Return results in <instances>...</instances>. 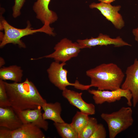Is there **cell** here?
Segmentation results:
<instances>
[{
  "label": "cell",
  "mask_w": 138,
  "mask_h": 138,
  "mask_svg": "<svg viewBox=\"0 0 138 138\" xmlns=\"http://www.w3.org/2000/svg\"><path fill=\"white\" fill-rule=\"evenodd\" d=\"M133 111L130 107H123L110 113H102L101 118L107 123L110 138H114L119 133L133 124Z\"/></svg>",
  "instance_id": "277c9868"
},
{
  "label": "cell",
  "mask_w": 138,
  "mask_h": 138,
  "mask_svg": "<svg viewBox=\"0 0 138 138\" xmlns=\"http://www.w3.org/2000/svg\"><path fill=\"white\" fill-rule=\"evenodd\" d=\"M107 133L105 128L101 124H98L94 133L90 138H105Z\"/></svg>",
  "instance_id": "7402d4cb"
},
{
  "label": "cell",
  "mask_w": 138,
  "mask_h": 138,
  "mask_svg": "<svg viewBox=\"0 0 138 138\" xmlns=\"http://www.w3.org/2000/svg\"><path fill=\"white\" fill-rule=\"evenodd\" d=\"M82 93L66 88L62 91L63 96L72 105L79 109L80 111L88 115L95 113V107L92 103H86L83 99Z\"/></svg>",
  "instance_id": "4fadbf2b"
},
{
  "label": "cell",
  "mask_w": 138,
  "mask_h": 138,
  "mask_svg": "<svg viewBox=\"0 0 138 138\" xmlns=\"http://www.w3.org/2000/svg\"><path fill=\"white\" fill-rule=\"evenodd\" d=\"M54 125L60 136L63 138H78V133L71 123H54Z\"/></svg>",
  "instance_id": "ac0fdd59"
},
{
  "label": "cell",
  "mask_w": 138,
  "mask_h": 138,
  "mask_svg": "<svg viewBox=\"0 0 138 138\" xmlns=\"http://www.w3.org/2000/svg\"><path fill=\"white\" fill-rule=\"evenodd\" d=\"M90 79L91 87L100 90H114L121 88L124 77L121 69L113 63H103L86 72Z\"/></svg>",
  "instance_id": "7a4b0ae2"
},
{
  "label": "cell",
  "mask_w": 138,
  "mask_h": 138,
  "mask_svg": "<svg viewBox=\"0 0 138 138\" xmlns=\"http://www.w3.org/2000/svg\"><path fill=\"white\" fill-rule=\"evenodd\" d=\"M88 91L93 95V99L97 105H101L106 102L109 103L114 102L124 97L127 100V104L129 106H131L132 105L131 102L132 95L128 90L120 88L112 90L89 89Z\"/></svg>",
  "instance_id": "52a82bcc"
},
{
  "label": "cell",
  "mask_w": 138,
  "mask_h": 138,
  "mask_svg": "<svg viewBox=\"0 0 138 138\" xmlns=\"http://www.w3.org/2000/svg\"><path fill=\"white\" fill-rule=\"evenodd\" d=\"M23 72L21 67L16 65L3 66L0 69V79L4 81L10 80L15 82H20L22 80Z\"/></svg>",
  "instance_id": "e0dca14e"
},
{
  "label": "cell",
  "mask_w": 138,
  "mask_h": 138,
  "mask_svg": "<svg viewBox=\"0 0 138 138\" xmlns=\"http://www.w3.org/2000/svg\"><path fill=\"white\" fill-rule=\"evenodd\" d=\"M4 83L11 106L14 110L35 109L47 102L28 78L22 82L4 81Z\"/></svg>",
  "instance_id": "6da1fadb"
},
{
  "label": "cell",
  "mask_w": 138,
  "mask_h": 138,
  "mask_svg": "<svg viewBox=\"0 0 138 138\" xmlns=\"http://www.w3.org/2000/svg\"><path fill=\"white\" fill-rule=\"evenodd\" d=\"M41 107L44 111L42 116L44 119L51 120L54 123L65 122L61 116L62 108L59 102H57L54 103L46 102Z\"/></svg>",
  "instance_id": "2e32d148"
},
{
  "label": "cell",
  "mask_w": 138,
  "mask_h": 138,
  "mask_svg": "<svg viewBox=\"0 0 138 138\" xmlns=\"http://www.w3.org/2000/svg\"><path fill=\"white\" fill-rule=\"evenodd\" d=\"M116 0H98L100 2L108 4H110L111 3L115 1Z\"/></svg>",
  "instance_id": "d4e9b609"
},
{
  "label": "cell",
  "mask_w": 138,
  "mask_h": 138,
  "mask_svg": "<svg viewBox=\"0 0 138 138\" xmlns=\"http://www.w3.org/2000/svg\"><path fill=\"white\" fill-rule=\"evenodd\" d=\"M23 123L11 107H0V126L10 130H15Z\"/></svg>",
  "instance_id": "9a60e30c"
},
{
  "label": "cell",
  "mask_w": 138,
  "mask_h": 138,
  "mask_svg": "<svg viewBox=\"0 0 138 138\" xmlns=\"http://www.w3.org/2000/svg\"><path fill=\"white\" fill-rule=\"evenodd\" d=\"M41 108L40 106L33 109L14 111L23 124L31 123L46 131L48 129L49 124L43 117Z\"/></svg>",
  "instance_id": "7c38bea8"
},
{
  "label": "cell",
  "mask_w": 138,
  "mask_h": 138,
  "mask_svg": "<svg viewBox=\"0 0 138 138\" xmlns=\"http://www.w3.org/2000/svg\"><path fill=\"white\" fill-rule=\"evenodd\" d=\"M41 128L31 123L23 124L18 128L10 130L0 127V138H44Z\"/></svg>",
  "instance_id": "ba28073f"
},
{
  "label": "cell",
  "mask_w": 138,
  "mask_h": 138,
  "mask_svg": "<svg viewBox=\"0 0 138 138\" xmlns=\"http://www.w3.org/2000/svg\"><path fill=\"white\" fill-rule=\"evenodd\" d=\"M54 49V51L52 53L37 59L51 58L58 62H66L72 58L77 56L81 48L77 42H73L71 40L64 38L55 45Z\"/></svg>",
  "instance_id": "8992f818"
},
{
  "label": "cell",
  "mask_w": 138,
  "mask_h": 138,
  "mask_svg": "<svg viewBox=\"0 0 138 138\" xmlns=\"http://www.w3.org/2000/svg\"><path fill=\"white\" fill-rule=\"evenodd\" d=\"M26 0H15V3L12 7V15L14 18H16L21 14L20 10Z\"/></svg>",
  "instance_id": "603a6c76"
},
{
  "label": "cell",
  "mask_w": 138,
  "mask_h": 138,
  "mask_svg": "<svg viewBox=\"0 0 138 138\" xmlns=\"http://www.w3.org/2000/svg\"><path fill=\"white\" fill-rule=\"evenodd\" d=\"M132 32L135 37V40L138 44V28L133 29Z\"/></svg>",
  "instance_id": "cb8c5ba5"
},
{
  "label": "cell",
  "mask_w": 138,
  "mask_h": 138,
  "mask_svg": "<svg viewBox=\"0 0 138 138\" xmlns=\"http://www.w3.org/2000/svg\"><path fill=\"white\" fill-rule=\"evenodd\" d=\"M90 8H96L99 10L106 19L110 21L117 29H121L124 26L125 22L122 16L118 13L121 7L120 5L112 6L100 2H93L89 5Z\"/></svg>",
  "instance_id": "9c48e42d"
},
{
  "label": "cell",
  "mask_w": 138,
  "mask_h": 138,
  "mask_svg": "<svg viewBox=\"0 0 138 138\" xmlns=\"http://www.w3.org/2000/svg\"><path fill=\"white\" fill-rule=\"evenodd\" d=\"M50 1L51 0H37L33 6V9L36 14V18L43 24L50 25L58 19L56 13L49 8Z\"/></svg>",
  "instance_id": "5bb4252c"
},
{
  "label": "cell",
  "mask_w": 138,
  "mask_h": 138,
  "mask_svg": "<svg viewBox=\"0 0 138 138\" xmlns=\"http://www.w3.org/2000/svg\"><path fill=\"white\" fill-rule=\"evenodd\" d=\"M126 77L121 88L129 90L132 95L133 106H136L138 102V58L133 63L127 68Z\"/></svg>",
  "instance_id": "30bf717a"
},
{
  "label": "cell",
  "mask_w": 138,
  "mask_h": 138,
  "mask_svg": "<svg viewBox=\"0 0 138 138\" xmlns=\"http://www.w3.org/2000/svg\"><path fill=\"white\" fill-rule=\"evenodd\" d=\"M98 123L96 118L89 117L87 124L78 134V138H90L96 130Z\"/></svg>",
  "instance_id": "ffe728a7"
},
{
  "label": "cell",
  "mask_w": 138,
  "mask_h": 138,
  "mask_svg": "<svg viewBox=\"0 0 138 138\" xmlns=\"http://www.w3.org/2000/svg\"><path fill=\"white\" fill-rule=\"evenodd\" d=\"M89 117L88 115L80 111H77L73 117L71 124L79 134L87 124Z\"/></svg>",
  "instance_id": "d6986e66"
},
{
  "label": "cell",
  "mask_w": 138,
  "mask_h": 138,
  "mask_svg": "<svg viewBox=\"0 0 138 138\" xmlns=\"http://www.w3.org/2000/svg\"><path fill=\"white\" fill-rule=\"evenodd\" d=\"M0 30L4 31L2 39L0 40V47L2 48L7 44L12 43L17 44L20 48H25L26 46L21 39L25 36L31 35L38 32L44 33L50 36H55L54 28L50 25L45 24L41 28L34 29L31 27L30 22H27V26L23 29H19L13 27L9 24L3 18L1 17Z\"/></svg>",
  "instance_id": "3957f363"
},
{
  "label": "cell",
  "mask_w": 138,
  "mask_h": 138,
  "mask_svg": "<svg viewBox=\"0 0 138 138\" xmlns=\"http://www.w3.org/2000/svg\"><path fill=\"white\" fill-rule=\"evenodd\" d=\"M66 64V62L60 63L55 61L51 64L47 70L50 82L62 91L69 86H74L76 88L82 90H88L91 87L89 85H83L77 80H76L74 83H71L69 82L67 77L68 71L63 68Z\"/></svg>",
  "instance_id": "5b68a950"
},
{
  "label": "cell",
  "mask_w": 138,
  "mask_h": 138,
  "mask_svg": "<svg viewBox=\"0 0 138 138\" xmlns=\"http://www.w3.org/2000/svg\"><path fill=\"white\" fill-rule=\"evenodd\" d=\"M77 42L80 45L81 49L91 48L97 46H107L110 45H113L116 47L131 46V44L124 41L119 36L113 38L108 35L102 33H99L97 37H91L89 39H78L77 40Z\"/></svg>",
  "instance_id": "8fae6325"
},
{
  "label": "cell",
  "mask_w": 138,
  "mask_h": 138,
  "mask_svg": "<svg viewBox=\"0 0 138 138\" xmlns=\"http://www.w3.org/2000/svg\"><path fill=\"white\" fill-rule=\"evenodd\" d=\"M5 63L4 59L2 57H0V67H1L4 65Z\"/></svg>",
  "instance_id": "484cf974"
},
{
  "label": "cell",
  "mask_w": 138,
  "mask_h": 138,
  "mask_svg": "<svg viewBox=\"0 0 138 138\" xmlns=\"http://www.w3.org/2000/svg\"><path fill=\"white\" fill-rule=\"evenodd\" d=\"M11 106L6 92L4 81L0 79V107Z\"/></svg>",
  "instance_id": "44dd1931"
}]
</instances>
